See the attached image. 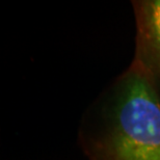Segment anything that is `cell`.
Here are the masks:
<instances>
[{
	"instance_id": "1",
	"label": "cell",
	"mask_w": 160,
	"mask_h": 160,
	"mask_svg": "<svg viewBox=\"0 0 160 160\" xmlns=\"http://www.w3.org/2000/svg\"><path fill=\"white\" fill-rule=\"evenodd\" d=\"M78 142L88 160H160V88L131 62L84 112Z\"/></svg>"
},
{
	"instance_id": "2",
	"label": "cell",
	"mask_w": 160,
	"mask_h": 160,
	"mask_svg": "<svg viewBox=\"0 0 160 160\" xmlns=\"http://www.w3.org/2000/svg\"><path fill=\"white\" fill-rule=\"evenodd\" d=\"M136 23L132 62L160 88V0L132 1Z\"/></svg>"
}]
</instances>
